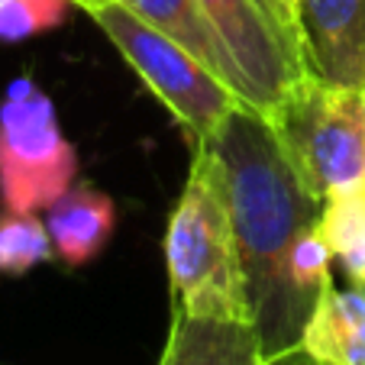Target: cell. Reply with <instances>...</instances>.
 I'll use <instances>...</instances> for the list:
<instances>
[{
  "mask_svg": "<svg viewBox=\"0 0 365 365\" xmlns=\"http://www.w3.org/2000/svg\"><path fill=\"white\" fill-rule=\"evenodd\" d=\"M46 227L56 255L68 269L94 262L117 230V204L91 181H78L46 210Z\"/></svg>",
  "mask_w": 365,
  "mask_h": 365,
  "instance_id": "cell-10",
  "label": "cell"
},
{
  "mask_svg": "<svg viewBox=\"0 0 365 365\" xmlns=\"http://www.w3.org/2000/svg\"><path fill=\"white\" fill-rule=\"evenodd\" d=\"M123 4L136 16H143L149 26L162 29L168 39H175L181 48H187L194 58H200L223 84H230L249 103L246 81H242L240 68H236L233 56H230L220 29L207 16V10L200 7V0H123Z\"/></svg>",
  "mask_w": 365,
  "mask_h": 365,
  "instance_id": "cell-11",
  "label": "cell"
},
{
  "mask_svg": "<svg viewBox=\"0 0 365 365\" xmlns=\"http://www.w3.org/2000/svg\"><path fill=\"white\" fill-rule=\"evenodd\" d=\"M278 365H304V362H301V359L294 356V359H288V362H278Z\"/></svg>",
  "mask_w": 365,
  "mask_h": 365,
  "instance_id": "cell-18",
  "label": "cell"
},
{
  "mask_svg": "<svg viewBox=\"0 0 365 365\" xmlns=\"http://www.w3.org/2000/svg\"><path fill=\"white\" fill-rule=\"evenodd\" d=\"M320 230L333 249V262H339L352 284L365 288V187L327 197Z\"/></svg>",
  "mask_w": 365,
  "mask_h": 365,
  "instance_id": "cell-12",
  "label": "cell"
},
{
  "mask_svg": "<svg viewBox=\"0 0 365 365\" xmlns=\"http://www.w3.org/2000/svg\"><path fill=\"white\" fill-rule=\"evenodd\" d=\"M333 282V249L327 242L320 220L304 227L288 252V284L304 307H314L324 284Z\"/></svg>",
  "mask_w": 365,
  "mask_h": 365,
  "instance_id": "cell-14",
  "label": "cell"
},
{
  "mask_svg": "<svg viewBox=\"0 0 365 365\" xmlns=\"http://www.w3.org/2000/svg\"><path fill=\"white\" fill-rule=\"evenodd\" d=\"M75 0H0V42H26L68 20Z\"/></svg>",
  "mask_w": 365,
  "mask_h": 365,
  "instance_id": "cell-15",
  "label": "cell"
},
{
  "mask_svg": "<svg viewBox=\"0 0 365 365\" xmlns=\"http://www.w3.org/2000/svg\"><path fill=\"white\" fill-rule=\"evenodd\" d=\"M159 365H269L255 320L200 317L172 307Z\"/></svg>",
  "mask_w": 365,
  "mask_h": 365,
  "instance_id": "cell-8",
  "label": "cell"
},
{
  "mask_svg": "<svg viewBox=\"0 0 365 365\" xmlns=\"http://www.w3.org/2000/svg\"><path fill=\"white\" fill-rule=\"evenodd\" d=\"M304 365H365V288L324 284L297 343Z\"/></svg>",
  "mask_w": 365,
  "mask_h": 365,
  "instance_id": "cell-9",
  "label": "cell"
},
{
  "mask_svg": "<svg viewBox=\"0 0 365 365\" xmlns=\"http://www.w3.org/2000/svg\"><path fill=\"white\" fill-rule=\"evenodd\" d=\"M78 152L65 139L56 103L29 75L0 101V207L39 214L75 187Z\"/></svg>",
  "mask_w": 365,
  "mask_h": 365,
  "instance_id": "cell-5",
  "label": "cell"
},
{
  "mask_svg": "<svg viewBox=\"0 0 365 365\" xmlns=\"http://www.w3.org/2000/svg\"><path fill=\"white\" fill-rule=\"evenodd\" d=\"M78 7L97 23V29L113 42L123 62L178 120L191 145H207L230 113L246 103L200 58L168 39L162 29L149 26L123 0H81Z\"/></svg>",
  "mask_w": 365,
  "mask_h": 365,
  "instance_id": "cell-3",
  "label": "cell"
},
{
  "mask_svg": "<svg viewBox=\"0 0 365 365\" xmlns=\"http://www.w3.org/2000/svg\"><path fill=\"white\" fill-rule=\"evenodd\" d=\"M259 7H262L265 14H269L272 20L278 23V29H282V33L288 36V39H291V42H294V46H297L294 33H291V26H288V16H284V10H282V4H278V0H259ZM297 52H301V46H297ZM304 65H307V62H304Z\"/></svg>",
  "mask_w": 365,
  "mask_h": 365,
  "instance_id": "cell-16",
  "label": "cell"
},
{
  "mask_svg": "<svg viewBox=\"0 0 365 365\" xmlns=\"http://www.w3.org/2000/svg\"><path fill=\"white\" fill-rule=\"evenodd\" d=\"M200 7L220 29L230 56L246 81L249 107L275 120L284 97L307 75L304 56L259 7V0H200Z\"/></svg>",
  "mask_w": 365,
  "mask_h": 365,
  "instance_id": "cell-6",
  "label": "cell"
},
{
  "mask_svg": "<svg viewBox=\"0 0 365 365\" xmlns=\"http://www.w3.org/2000/svg\"><path fill=\"white\" fill-rule=\"evenodd\" d=\"M194 159L165 230L172 304L200 317L252 320L246 269L233 227L223 165L210 145H191Z\"/></svg>",
  "mask_w": 365,
  "mask_h": 365,
  "instance_id": "cell-2",
  "label": "cell"
},
{
  "mask_svg": "<svg viewBox=\"0 0 365 365\" xmlns=\"http://www.w3.org/2000/svg\"><path fill=\"white\" fill-rule=\"evenodd\" d=\"M278 4H282L284 16H288V26H291V33H294L297 46H301V26H297V0H278ZM301 56H304V48H301Z\"/></svg>",
  "mask_w": 365,
  "mask_h": 365,
  "instance_id": "cell-17",
  "label": "cell"
},
{
  "mask_svg": "<svg viewBox=\"0 0 365 365\" xmlns=\"http://www.w3.org/2000/svg\"><path fill=\"white\" fill-rule=\"evenodd\" d=\"M307 71L365 88V0H297Z\"/></svg>",
  "mask_w": 365,
  "mask_h": 365,
  "instance_id": "cell-7",
  "label": "cell"
},
{
  "mask_svg": "<svg viewBox=\"0 0 365 365\" xmlns=\"http://www.w3.org/2000/svg\"><path fill=\"white\" fill-rule=\"evenodd\" d=\"M291 168L320 200L365 187V88L301 78L272 120Z\"/></svg>",
  "mask_w": 365,
  "mask_h": 365,
  "instance_id": "cell-4",
  "label": "cell"
},
{
  "mask_svg": "<svg viewBox=\"0 0 365 365\" xmlns=\"http://www.w3.org/2000/svg\"><path fill=\"white\" fill-rule=\"evenodd\" d=\"M56 246L39 214L0 210V275L20 278L52 259Z\"/></svg>",
  "mask_w": 365,
  "mask_h": 365,
  "instance_id": "cell-13",
  "label": "cell"
},
{
  "mask_svg": "<svg viewBox=\"0 0 365 365\" xmlns=\"http://www.w3.org/2000/svg\"><path fill=\"white\" fill-rule=\"evenodd\" d=\"M223 165L233 227L246 269L252 320L262 333L269 365L297 356L310 307L288 284V252L304 227L317 223L324 200L291 168L272 123L252 107H236L210 139Z\"/></svg>",
  "mask_w": 365,
  "mask_h": 365,
  "instance_id": "cell-1",
  "label": "cell"
},
{
  "mask_svg": "<svg viewBox=\"0 0 365 365\" xmlns=\"http://www.w3.org/2000/svg\"><path fill=\"white\" fill-rule=\"evenodd\" d=\"M78 4H81V0H75V7H78Z\"/></svg>",
  "mask_w": 365,
  "mask_h": 365,
  "instance_id": "cell-19",
  "label": "cell"
}]
</instances>
